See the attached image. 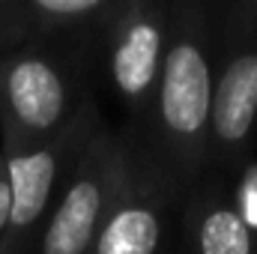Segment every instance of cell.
<instances>
[{
	"label": "cell",
	"mask_w": 257,
	"mask_h": 254,
	"mask_svg": "<svg viewBox=\"0 0 257 254\" xmlns=\"http://www.w3.org/2000/svg\"><path fill=\"white\" fill-rule=\"evenodd\" d=\"M99 123L96 102L72 126L39 141H0V156L6 162L12 215L0 239V254H33L42 236V227L54 209V200L63 189L69 168L84 147L87 135Z\"/></svg>",
	"instance_id": "5b68a950"
},
{
	"label": "cell",
	"mask_w": 257,
	"mask_h": 254,
	"mask_svg": "<svg viewBox=\"0 0 257 254\" xmlns=\"http://www.w3.org/2000/svg\"><path fill=\"white\" fill-rule=\"evenodd\" d=\"M171 239V183L138 156L90 254H165Z\"/></svg>",
	"instance_id": "52a82bcc"
},
{
	"label": "cell",
	"mask_w": 257,
	"mask_h": 254,
	"mask_svg": "<svg viewBox=\"0 0 257 254\" xmlns=\"http://www.w3.org/2000/svg\"><path fill=\"white\" fill-rule=\"evenodd\" d=\"M135 153L102 120L78 150L33 254H90L93 242L126 189Z\"/></svg>",
	"instance_id": "3957f363"
},
{
	"label": "cell",
	"mask_w": 257,
	"mask_h": 254,
	"mask_svg": "<svg viewBox=\"0 0 257 254\" xmlns=\"http://www.w3.org/2000/svg\"><path fill=\"white\" fill-rule=\"evenodd\" d=\"M230 200H233L239 218L245 221V227L257 236V162L239 171V180L230 191Z\"/></svg>",
	"instance_id": "30bf717a"
},
{
	"label": "cell",
	"mask_w": 257,
	"mask_h": 254,
	"mask_svg": "<svg viewBox=\"0 0 257 254\" xmlns=\"http://www.w3.org/2000/svg\"><path fill=\"white\" fill-rule=\"evenodd\" d=\"M117 0H24L30 39L93 42Z\"/></svg>",
	"instance_id": "9c48e42d"
},
{
	"label": "cell",
	"mask_w": 257,
	"mask_h": 254,
	"mask_svg": "<svg viewBox=\"0 0 257 254\" xmlns=\"http://www.w3.org/2000/svg\"><path fill=\"white\" fill-rule=\"evenodd\" d=\"M257 129V0L224 6L212 75V165L245 168Z\"/></svg>",
	"instance_id": "277c9868"
},
{
	"label": "cell",
	"mask_w": 257,
	"mask_h": 254,
	"mask_svg": "<svg viewBox=\"0 0 257 254\" xmlns=\"http://www.w3.org/2000/svg\"><path fill=\"white\" fill-rule=\"evenodd\" d=\"M9 215H12V189H9V174H6V162L0 156V239L9 227Z\"/></svg>",
	"instance_id": "7c38bea8"
},
{
	"label": "cell",
	"mask_w": 257,
	"mask_h": 254,
	"mask_svg": "<svg viewBox=\"0 0 257 254\" xmlns=\"http://www.w3.org/2000/svg\"><path fill=\"white\" fill-rule=\"evenodd\" d=\"M87 45L27 39L0 51V141L54 138L93 105L84 72Z\"/></svg>",
	"instance_id": "7a4b0ae2"
},
{
	"label": "cell",
	"mask_w": 257,
	"mask_h": 254,
	"mask_svg": "<svg viewBox=\"0 0 257 254\" xmlns=\"http://www.w3.org/2000/svg\"><path fill=\"white\" fill-rule=\"evenodd\" d=\"M30 39V24L24 0H0V51L15 48Z\"/></svg>",
	"instance_id": "8fae6325"
},
{
	"label": "cell",
	"mask_w": 257,
	"mask_h": 254,
	"mask_svg": "<svg viewBox=\"0 0 257 254\" xmlns=\"http://www.w3.org/2000/svg\"><path fill=\"white\" fill-rule=\"evenodd\" d=\"M174 30V3L117 0L105 27L102 48L114 96L135 120H144L162 78Z\"/></svg>",
	"instance_id": "8992f818"
},
{
	"label": "cell",
	"mask_w": 257,
	"mask_h": 254,
	"mask_svg": "<svg viewBox=\"0 0 257 254\" xmlns=\"http://www.w3.org/2000/svg\"><path fill=\"white\" fill-rule=\"evenodd\" d=\"M212 75L215 36L206 3H174V30L162 78L141 123L150 129L153 168L171 183L186 186L212 165Z\"/></svg>",
	"instance_id": "6da1fadb"
},
{
	"label": "cell",
	"mask_w": 257,
	"mask_h": 254,
	"mask_svg": "<svg viewBox=\"0 0 257 254\" xmlns=\"http://www.w3.org/2000/svg\"><path fill=\"white\" fill-rule=\"evenodd\" d=\"M186 254H257V236L218 186H203L183 209Z\"/></svg>",
	"instance_id": "ba28073f"
}]
</instances>
